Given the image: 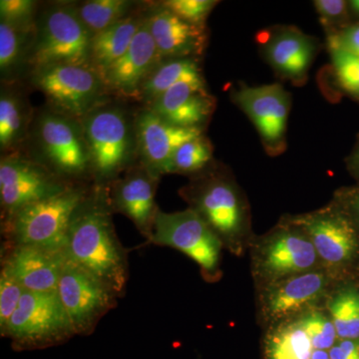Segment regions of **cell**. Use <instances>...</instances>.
Instances as JSON below:
<instances>
[{"label":"cell","mask_w":359,"mask_h":359,"mask_svg":"<svg viewBox=\"0 0 359 359\" xmlns=\"http://www.w3.org/2000/svg\"><path fill=\"white\" fill-rule=\"evenodd\" d=\"M313 351L311 339L299 321L276 328L266 342L268 359H311Z\"/></svg>","instance_id":"d4e9b609"},{"label":"cell","mask_w":359,"mask_h":359,"mask_svg":"<svg viewBox=\"0 0 359 359\" xmlns=\"http://www.w3.org/2000/svg\"><path fill=\"white\" fill-rule=\"evenodd\" d=\"M337 82L344 91L359 99V56L349 52L330 49Z\"/></svg>","instance_id":"1f68e13d"},{"label":"cell","mask_w":359,"mask_h":359,"mask_svg":"<svg viewBox=\"0 0 359 359\" xmlns=\"http://www.w3.org/2000/svg\"><path fill=\"white\" fill-rule=\"evenodd\" d=\"M159 177L142 165L130 170L122 179L112 182L109 199L113 212H121L133 222L148 243L153 237L156 216L159 211L155 202Z\"/></svg>","instance_id":"9a60e30c"},{"label":"cell","mask_w":359,"mask_h":359,"mask_svg":"<svg viewBox=\"0 0 359 359\" xmlns=\"http://www.w3.org/2000/svg\"><path fill=\"white\" fill-rule=\"evenodd\" d=\"M191 208L221 238H233L244 224V208L230 180L211 175L187 190Z\"/></svg>","instance_id":"7c38bea8"},{"label":"cell","mask_w":359,"mask_h":359,"mask_svg":"<svg viewBox=\"0 0 359 359\" xmlns=\"http://www.w3.org/2000/svg\"><path fill=\"white\" fill-rule=\"evenodd\" d=\"M37 4L32 0H1L0 18L18 29L29 32Z\"/></svg>","instance_id":"e575fe53"},{"label":"cell","mask_w":359,"mask_h":359,"mask_svg":"<svg viewBox=\"0 0 359 359\" xmlns=\"http://www.w3.org/2000/svg\"><path fill=\"white\" fill-rule=\"evenodd\" d=\"M89 190L72 184L65 192L23 208L7 221L8 245H34L60 252L73 216Z\"/></svg>","instance_id":"7a4b0ae2"},{"label":"cell","mask_w":359,"mask_h":359,"mask_svg":"<svg viewBox=\"0 0 359 359\" xmlns=\"http://www.w3.org/2000/svg\"><path fill=\"white\" fill-rule=\"evenodd\" d=\"M92 34L74 8L56 6L43 14L29 53L34 70L54 65H89Z\"/></svg>","instance_id":"5b68a950"},{"label":"cell","mask_w":359,"mask_h":359,"mask_svg":"<svg viewBox=\"0 0 359 359\" xmlns=\"http://www.w3.org/2000/svg\"><path fill=\"white\" fill-rule=\"evenodd\" d=\"M134 127L143 165L159 178L161 175L174 173L175 153L184 143L204 134V128L170 124L149 108L137 115Z\"/></svg>","instance_id":"4fadbf2b"},{"label":"cell","mask_w":359,"mask_h":359,"mask_svg":"<svg viewBox=\"0 0 359 359\" xmlns=\"http://www.w3.org/2000/svg\"><path fill=\"white\" fill-rule=\"evenodd\" d=\"M28 111L23 99L13 90H2L0 96V148L13 150L22 141L28 123Z\"/></svg>","instance_id":"484cf974"},{"label":"cell","mask_w":359,"mask_h":359,"mask_svg":"<svg viewBox=\"0 0 359 359\" xmlns=\"http://www.w3.org/2000/svg\"><path fill=\"white\" fill-rule=\"evenodd\" d=\"M57 294L76 335L91 334L101 318L117 306L114 292L63 252Z\"/></svg>","instance_id":"30bf717a"},{"label":"cell","mask_w":359,"mask_h":359,"mask_svg":"<svg viewBox=\"0 0 359 359\" xmlns=\"http://www.w3.org/2000/svg\"><path fill=\"white\" fill-rule=\"evenodd\" d=\"M339 346L351 359H359V342L355 339H344Z\"/></svg>","instance_id":"74e56055"},{"label":"cell","mask_w":359,"mask_h":359,"mask_svg":"<svg viewBox=\"0 0 359 359\" xmlns=\"http://www.w3.org/2000/svg\"><path fill=\"white\" fill-rule=\"evenodd\" d=\"M25 290L6 266L0 273V332H6L9 321L20 306Z\"/></svg>","instance_id":"4dcf8cb0"},{"label":"cell","mask_w":359,"mask_h":359,"mask_svg":"<svg viewBox=\"0 0 359 359\" xmlns=\"http://www.w3.org/2000/svg\"><path fill=\"white\" fill-rule=\"evenodd\" d=\"M330 356L332 359H351L348 356L344 353V351H342L341 348L339 346V344L335 346H332V348L330 349Z\"/></svg>","instance_id":"f35d334b"},{"label":"cell","mask_w":359,"mask_h":359,"mask_svg":"<svg viewBox=\"0 0 359 359\" xmlns=\"http://www.w3.org/2000/svg\"><path fill=\"white\" fill-rule=\"evenodd\" d=\"M76 335L57 292L25 290L6 332L14 348L39 349L58 346Z\"/></svg>","instance_id":"277c9868"},{"label":"cell","mask_w":359,"mask_h":359,"mask_svg":"<svg viewBox=\"0 0 359 359\" xmlns=\"http://www.w3.org/2000/svg\"><path fill=\"white\" fill-rule=\"evenodd\" d=\"M325 285V276L320 273H304L287 278L269 292V313L273 318L297 313L318 301Z\"/></svg>","instance_id":"7402d4cb"},{"label":"cell","mask_w":359,"mask_h":359,"mask_svg":"<svg viewBox=\"0 0 359 359\" xmlns=\"http://www.w3.org/2000/svg\"><path fill=\"white\" fill-rule=\"evenodd\" d=\"M150 244L180 250L207 275L214 276L218 269L222 240L192 208L175 212L159 209Z\"/></svg>","instance_id":"ba28073f"},{"label":"cell","mask_w":359,"mask_h":359,"mask_svg":"<svg viewBox=\"0 0 359 359\" xmlns=\"http://www.w3.org/2000/svg\"><path fill=\"white\" fill-rule=\"evenodd\" d=\"M134 2L128 0H90L75 9L78 18L92 35L129 16Z\"/></svg>","instance_id":"4316f807"},{"label":"cell","mask_w":359,"mask_h":359,"mask_svg":"<svg viewBox=\"0 0 359 359\" xmlns=\"http://www.w3.org/2000/svg\"><path fill=\"white\" fill-rule=\"evenodd\" d=\"M147 22L161 59L196 58L204 51L205 27L187 22L163 6Z\"/></svg>","instance_id":"d6986e66"},{"label":"cell","mask_w":359,"mask_h":359,"mask_svg":"<svg viewBox=\"0 0 359 359\" xmlns=\"http://www.w3.org/2000/svg\"><path fill=\"white\" fill-rule=\"evenodd\" d=\"M327 45L330 49H339L359 56V23L328 35Z\"/></svg>","instance_id":"8d00e7d4"},{"label":"cell","mask_w":359,"mask_h":359,"mask_svg":"<svg viewBox=\"0 0 359 359\" xmlns=\"http://www.w3.org/2000/svg\"><path fill=\"white\" fill-rule=\"evenodd\" d=\"M212 159V146L205 135L186 142L175 153L174 173L194 174L203 171Z\"/></svg>","instance_id":"f546056e"},{"label":"cell","mask_w":359,"mask_h":359,"mask_svg":"<svg viewBox=\"0 0 359 359\" xmlns=\"http://www.w3.org/2000/svg\"><path fill=\"white\" fill-rule=\"evenodd\" d=\"M218 4L214 0H168L162 6L187 22L205 27L208 15Z\"/></svg>","instance_id":"836d02e7"},{"label":"cell","mask_w":359,"mask_h":359,"mask_svg":"<svg viewBox=\"0 0 359 359\" xmlns=\"http://www.w3.org/2000/svg\"><path fill=\"white\" fill-rule=\"evenodd\" d=\"M159 52L144 20L127 51L101 75L106 87L123 95L140 93L142 85L160 60Z\"/></svg>","instance_id":"2e32d148"},{"label":"cell","mask_w":359,"mask_h":359,"mask_svg":"<svg viewBox=\"0 0 359 359\" xmlns=\"http://www.w3.org/2000/svg\"><path fill=\"white\" fill-rule=\"evenodd\" d=\"M28 33L0 20V70L2 77L13 76L25 58Z\"/></svg>","instance_id":"f1b7e54d"},{"label":"cell","mask_w":359,"mask_h":359,"mask_svg":"<svg viewBox=\"0 0 359 359\" xmlns=\"http://www.w3.org/2000/svg\"><path fill=\"white\" fill-rule=\"evenodd\" d=\"M233 102L250 118L271 156L287 147L290 96L278 83L249 86L241 84L231 93Z\"/></svg>","instance_id":"8fae6325"},{"label":"cell","mask_w":359,"mask_h":359,"mask_svg":"<svg viewBox=\"0 0 359 359\" xmlns=\"http://www.w3.org/2000/svg\"><path fill=\"white\" fill-rule=\"evenodd\" d=\"M313 6L327 35L339 32V26L346 20L347 2L344 0H316L313 1Z\"/></svg>","instance_id":"d590c367"},{"label":"cell","mask_w":359,"mask_h":359,"mask_svg":"<svg viewBox=\"0 0 359 359\" xmlns=\"http://www.w3.org/2000/svg\"><path fill=\"white\" fill-rule=\"evenodd\" d=\"M28 292H57L62 264V250L43 249L34 245H9L2 259Z\"/></svg>","instance_id":"ac0fdd59"},{"label":"cell","mask_w":359,"mask_h":359,"mask_svg":"<svg viewBox=\"0 0 359 359\" xmlns=\"http://www.w3.org/2000/svg\"><path fill=\"white\" fill-rule=\"evenodd\" d=\"M88 147L91 172L106 185L131 164L137 148L136 133L117 107L97 106L81 119Z\"/></svg>","instance_id":"3957f363"},{"label":"cell","mask_w":359,"mask_h":359,"mask_svg":"<svg viewBox=\"0 0 359 359\" xmlns=\"http://www.w3.org/2000/svg\"><path fill=\"white\" fill-rule=\"evenodd\" d=\"M351 6L354 13L359 14V0H353V1H351Z\"/></svg>","instance_id":"7bdbcfd3"},{"label":"cell","mask_w":359,"mask_h":359,"mask_svg":"<svg viewBox=\"0 0 359 359\" xmlns=\"http://www.w3.org/2000/svg\"><path fill=\"white\" fill-rule=\"evenodd\" d=\"M330 311L337 337L359 339V294L355 290H342L335 295L330 302Z\"/></svg>","instance_id":"83f0119b"},{"label":"cell","mask_w":359,"mask_h":359,"mask_svg":"<svg viewBox=\"0 0 359 359\" xmlns=\"http://www.w3.org/2000/svg\"><path fill=\"white\" fill-rule=\"evenodd\" d=\"M351 205H353L354 211H355L356 214H358V216L359 217V194L354 196Z\"/></svg>","instance_id":"60d3db41"},{"label":"cell","mask_w":359,"mask_h":359,"mask_svg":"<svg viewBox=\"0 0 359 359\" xmlns=\"http://www.w3.org/2000/svg\"><path fill=\"white\" fill-rule=\"evenodd\" d=\"M112 212L108 186L90 189L73 216L62 252L120 299L129 280L128 256L116 233Z\"/></svg>","instance_id":"6da1fadb"},{"label":"cell","mask_w":359,"mask_h":359,"mask_svg":"<svg viewBox=\"0 0 359 359\" xmlns=\"http://www.w3.org/2000/svg\"><path fill=\"white\" fill-rule=\"evenodd\" d=\"M36 140L43 164L61 178L76 179L91 172L81 122L59 113L45 112L37 122Z\"/></svg>","instance_id":"52a82bcc"},{"label":"cell","mask_w":359,"mask_h":359,"mask_svg":"<svg viewBox=\"0 0 359 359\" xmlns=\"http://www.w3.org/2000/svg\"><path fill=\"white\" fill-rule=\"evenodd\" d=\"M184 83L205 89L204 74L197 59H169L161 63L142 85L140 94L151 104L167 90Z\"/></svg>","instance_id":"cb8c5ba5"},{"label":"cell","mask_w":359,"mask_h":359,"mask_svg":"<svg viewBox=\"0 0 359 359\" xmlns=\"http://www.w3.org/2000/svg\"><path fill=\"white\" fill-rule=\"evenodd\" d=\"M143 22L142 18L129 15L103 32L92 35L90 66L100 76L127 51Z\"/></svg>","instance_id":"603a6c76"},{"label":"cell","mask_w":359,"mask_h":359,"mask_svg":"<svg viewBox=\"0 0 359 359\" xmlns=\"http://www.w3.org/2000/svg\"><path fill=\"white\" fill-rule=\"evenodd\" d=\"M72 184L42 163L11 154L0 162V203L4 221L27 205L65 192Z\"/></svg>","instance_id":"9c48e42d"},{"label":"cell","mask_w":359,"mask_h":359,"mask_svg":"<svg viewBox=\"0 0 359 359\" xmlns=\"http://www.w3.org/2000/svg\"><path fill=\"white\" fill-rule=\"evenodd\" d=\"M313 243L292 231L273 236L264 250L262 268L273 278L302 275L313 268L316 262Z\"/></svg>","instance_id":"44dd1931"},{"label":"cell","mask_w":359,"mask_h":359,"mask_svg":"<svg viewBox=\"0 0 359 359\" xmlns=\"http://www.w3.org/2000/svg\"><path fill=\"white\" fill-rule=\"evenodd\" d=\"M308 233L318 256L328 264L349 261L358 249V237L349 219L334 211H323L294 219Z\"/></svg>","instance_id":"e0dca14e"},{"label":"cell","mask_w":359,"mask_h":359,"mask_svg":"<svg viewBox=\"0 0 359 359\" xmlns=\"http://www.w3.org/2000/svg\"><path fill=\"white\" fill-rule=\"evenodd\" d=\"M297 321L308 334L313 349L327 351L334 346L337 330L327 316L320 313H309Z\"/></svg>","instance_id":"d6a6232c"},{"label":"cell","mask_w":359,"mask_h":359,"mask_svg":"<svg viewBox=\"0 0 359 359\" xmlns=\"http://www.w3.org/2000/svg\"><path fill=\"white\" fill-rule=\"evenodd\" d=\"M32 83L46 96L54 111L83 118L98 106L104 84L89 65H54L33 71Z\"/></svg>","instance_id":"8992f818"},{"label":"cell","mask_w":359,"mask_h":359,"mask_svg":"<svg viewBox=\"0 0 359 359\" xmlns=\"http://www.w3.org/2000/svg\"><path fill=\"white\" fill-rule=\"evenodd\" d=\"M264 58L276 74L295 84L306 81L316 53L313 37L292 26H276L257 34Z\"/></svg>","instance_id":"5bb4252c"},{"label":"cell","mask_w":359,"mask_h":359,"mask_svg":"<svg viewBox=\"0 0 359 359\" xmlns=\"http://www.w3.org/2000/svg\"><path fill=\"white\" fill-rule=\"evenodd\" d=\"M311 359H332L330 353L327 351H320V349H313Z\"/></svg>","instance_id":"ab89813d"},{"label":"cell","mask_w":359,"mask_h":359,"mask_svg":"<svg viewBox=\"0 0 359 359\" xmlns=\"http://www.w3.org/2000/svg\"><path fill=\"white\" fill-rule=\"evenodd\" d=\"M149 109L175 126L203 128L214 112L215 99L207 89L179 84L158 97Z\"/></svg>","instance_id":"ffe728a7"},{"label":"cell","mask_w":359,"mask_h":359,"mask_svg":"<svg viewBox=\"0 0 359 359\" xmlns=\"http://www.w3.org/2000/svg\"><path fill=\"white\" fill-rule=\"evenodd\" d=\"M353 164L354 166L359 169V146L358 149H356L355 153H354L353 155Z\"/></svg>","instance_id":"b9f144b4"}]
</instances>
